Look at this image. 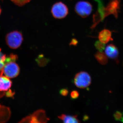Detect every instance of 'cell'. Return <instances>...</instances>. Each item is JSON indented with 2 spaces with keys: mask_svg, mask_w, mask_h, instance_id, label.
Here are the masks:
<instances>
[{
  "mask_svg": "<svg viewBox=\"0 0 123 123\" xmlns=\"http://www.w3.org/2000/svg\"><path fill=\"white\" fill-rule=\"evenodd\" d=\"M17 58L15 55H11L7 56V61L2 70L6 76L9 78L16 77L20 73V68L15 62Z\"/></svg>",
  "mask_w": 123,
  "mask_h": 123,
  "instance_id": "6da1fadb",
  "label": "cell"
},
{
  "mask_svg": "<svg viewBox=\"0 0 123 123\" xmlns=\"http://www.w3.org/2000/svg\"><path fill=\"white\" fill-rule=\"evenodd\" d=\"M6 40L7 45L10 48L12 49H16L21 46L23 38L20 32L14 31L7 35Z\"/></svg>",
  "mask_w": 123,
  "mask_h": 123,
  "instance_id": "7a4b0ae2",
  "label": "cell"
},
{
  "mask_svg": "<svg viewBox=\"0 0 123 123\" xmlns=\"http://www.w3.org/2000/svg\"><path fill=\"white\" fill-rule=\"evenodd\" d=\"M91 78L90 75L85 72H81L77 74L74 79V83L78 88L84 89L90 85Z\"/></svg>",
  "mask_w": 123,
  "mask_h": 123,
  "instance_id": "3957f363",
  "label": "cell"
},
{
  "mask_svg": "<svg viewBox=\"0 0 123 123\" xmlns=\"http://www.w3.org/2000/svg\"><path fill=\"white\" fill-rule=\"evenodd\" d=\"M53 17L57 19H62L68 14V10L66 5L61 2L55 3L51 9Z\"/></svg>",
  "mask_w": 123,
  "mask_h": 123,
  "instance_id": "277c9868",
  "label": "cell"
},
{
  "mask_svg": "<svg viewBox=\"0 0 123 123\" xmlns=\"http://www.w3.org/2000/svg\"><path fill=\"white\" fill-rule=\"evenodd\" d=\"M75 11L81 17L86 18L92 12V6L88 1H79L75 5Z\"/></svg>",
  "mask_w": 123,
  "mask_h": 123,
  "instance_id": "5b68a950",
  "label": "cell"
},
{
  "mask_svg": "<svg viewBox=\"0 0 123 123\" xmlns=\"http://www.w3.org/2000/svg\"><path fill=\"white\" fill-rule=\"evenodd\" d=\"M98 2V10L93 17V24L91 28H94L100 22L102 21L105 18L104 9V7L103 2L102 0H95Z\"/></svg>",
  "mask_w": 123,
  "mask_h": 123,
  "instance_id": "8992f818",
  "label": "cell"
},
{
  "mask_svg": "<svg viewBox=\"0 0 123 123\" xmlns=\"http://www.w3.org/2000/svg\"><path fill=\"white\" fill-rule=\"evenodd\" d=\"M119 5L120 0H112L106 7L104 8L105 17L110 14H113L117 17L118 16Z\"/></svg>",
  "mask_w": 123,
  "mask_h": 123,
  "instance_id": "52a82bcc",
  "label": "cell"
},
{
  "mask_svg": "<svg viewBox=\"0 0 123 123\" xmlns=\"http://www.w3.org/2000/svg\"><path fill=\"white\" fill-rule=\"evenodd\" d=\"M31 120L35 123H46L50 120L46 116L44 110H39L37 111L31 117Z\"/></svg>",
  "mask_w": 123,
  "mask_h": 123,
  "instance_id": "ba28073f",
  "label": "cell"
},
{
  "mask_svg": "<svg viewBox=\"0 0 123 123\" xmlns=\"http://www.w3.org/2000/svg\"><path fill=\"white\" fill-rule=\"evenodd\" d=\"M105 53L108 57L116 60L118 56L119 52L117 48L113 44L108 45L106 48Z\"/></svg>",
  "mask_w": 123,
  "mask_h": 123,
  "instance_id": "9c48e42d",
  "label": "cell"
},
{
  "mask_svg": "<svg viewBox=\"0 0 123 123\" xmlns=\"http://www.w3.org/2000/svg\"><path fill=\"white\" fill-rule=\"evenodd\" d=\"M12 86V82L9 78L0 75V91L5 92L9 90Z\"/></svg>",
  "mask_w": 123,
  "mask_h": 123,
  "instance_id": "30bf717a",
  "label": "cell"
},
{
  "mask_svg": "<svg viewBox=\"0 0 123 123\" xmlns=\"http://www.w3.org/2000/svg\"><path fill=\"white\" fill-rule=\"evenodd\" d=\"M98 38L102 43L106 44L112 40L111 32L108 30L104 29L99 33Z\"/></svg>",
  "mask_w": 123,
  "mask_h": 123,
  "instance_id": "8fae6325",
  "label": "cell"
},
{
  "mask_svg": "<svg viewBox=\"0 0 123 123\" xmlns=\"http://www.w3.org/2000/svg\"><path fill=\"white\" fill-rule=\"evenodd\" d=\"M58 118L65 123H78L80 122L77 118V116L69 115L62 114L58 117Z\"/></svg>",
  "mask_w": 123,
  "mask_h": 123,
  "instance_id": "7c38bea8",
  "label": "cell"
},
{
  "mask_svg": "<svg viewBox=\"0 0 123 123\" xmlns=\"http://www.w3.org/2000/svg\"><path fill=\"white\" fill-rule=\"evenodd\" d=\"M94 56L97 61L103 65H106L108 62L107 56L102 52H98L94 55Z\"/></svg>",
  "mask_w": 123,
  "mask_h": 123,
  "instance_id": "4fadbf2b",
  "label": "cell"
},
{
  "mask_svg": "<svg viewBox=\"0 0 123 123\" xmlns=\"http://www.w3.org/2000/svg\"><path fill=\"white\" fill-rule=\"evenodd\" d=\"M7 57L6 55L1 52V50L0 49V70H2L3 67L6 63Z\"/></svg>",
  "mask_w": 123,
  "mask_h": 123,
  "instance_id": "5bb4252c",
  "label": "cell"
},
{
  "mask_svg": "<svg viewBox=\"0 0 123 123\" xmlns=\"http://www.w3.org/2000/svg\"><path fill=\"white\" fill-rule=\"evenodd\" d=\"M94 46L95 48L99 52H103L105 49V44L100 41H97L95 43Z\"/></svg>",
  "mask_w": 123,
  "mask_h": 123,
  "instance_id": "9a60e30c",
  "label": "cell"
},
{
  "mask_svg": "<svg viewBox=\"0 0 123 123\" xmlns=\"http://www.w3.org/2000/svg\"><path fill=\"white\" fill-rule=\"evenodd\" d=\"M50 60L47 58L44 57L43 55H40L38 60L39 64L41 66H46L50 61Z\"/></svg>",
  "mask_w": 123,
  "mask_h": 123,
  "instance_id": "2e32d148",
  "label": "cell"
},
{
  "mask_svg": "<svg viewBox=\"0 0 123 123\" xmlns=\"http://www.w3.org/2000/svg\"><path fill=\"white\" fill-rule=\"evenodd\" d=\"M113 116L116 121H121L123 118V115L121 112L117 111L115 112Z\"/></svg>",
  "mask_w": 123,
  "mask_h": 123,
  "instance_id": "e0dca14e",
  "label": "cell"
},
{
  "mask_svg": "<svg viewBox=\"0 0 123 123\" xmlns=\"http://www.w3.org/2000/svg\"><path fill=\"white\" fill-rule=\"evenodd\" d=\"M15 4L19 6H22L29 2L31 0H11Z\"/></svg>",
  "mask_w": 123,
  "mask_h": 123,
  "instance_id": "ac0fdd59",
  "label": "cell"
},
{
  "mask_svg": "<svg viewBox=\"0 0 123 123\" xmlns=\"http://www.w3.org/2000/svg\"><path fill=\"white\" fill-rule=\"evenodd\" d=\"M79 93L77 90H73L71 92L70 94V98L72 100H75L79 98Z\"/></svg>",
  "mask_w": 123,
  "mask_h": 123,
  "instance_id": "d6986e66",
  "label": "cell"
},
{
  "mask_svg": "<svg viewBox=\"0 0 123 123\" xmlns=\"http://www.w3.org/2000/svg\"><path fill=\"white\" fill-rule=\"evenodd\" d=\"M60 94L62 96L66 97L68 93V90L67 88H62L59 91Z\"/></svg>",
  "mask_w": 123,
  "mask_h": 123,
  "instance_id": "ffe728a7",
  "label": "cell"
},
{
  "mask_svg": "<svg viewBox=\"0 0 123 123\" xmlns=\"http://www.w3.org/2000/svg\"><path fill=\"white\" fill-rule=\"evenodd\" d=\"M77 41L76 40L73 39L72 40L70 44L71 45H73L74 46H76L77 44Z\"/></svg>",
  "mask_w": 123,
  "mask_h": 123,
  "instance_id": "44dd1931",
  "label": "cell"
},
{
  "mask_svg": "<svg viewBox=\"0 0 123 123\" xmlns=\"http://www.w3.org/2000/svg\"><path fill=\"white\" fill-rule=\"evenodd\" d=\"M89 119V117L87 115H85L83 117V120L84 121H88Z\"/></svg>",
  "mask_w": 123,
  "mask_h": 123,
  "instance_id": "7402d4cb",
  "label": "cell"
},
{
  "mask_svg": "<svg viewBox=\"0 0 123 123\" xmlns=\"http://www.w3.org/2000/svg\"><path fill=\"white\" fill-rule=\"evenodd\" d=\"M123 118H122V120H121V121H122L123 123Z\"/></svg>",
  "mask_w": 123,
  "mask_h": 123,
  "instance_id": "603a6c76",
  "label": "cell"
},
{
  "mask_svg": "<svg viewBox=\"0 0 123 123\" xmlns=\"http://www.w3.org/2000/svg\"><path fill=\"white\" fill-rule=\"evenodd\" d=\"M1 12V9L0 8V14Z\"/></svg>",
  "mask_w": 123,
  "mask_h": 123,
  "instance_id": "cb8c5ba5",
  "label": "cell"
}]
</instances>
